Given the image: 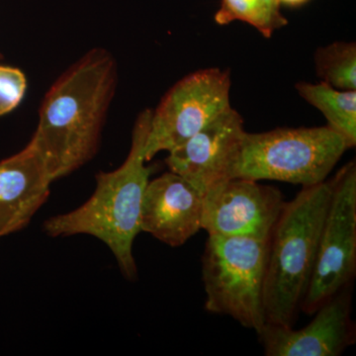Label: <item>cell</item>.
I'll list each match as a JSON object with an SVG mask.
<instances>
[{
	"label": "cell",
	"mask_w": 356,
	"mask_h": 356,
	"mask_svg": "<svg viewBox=\"0 0 356 356\" xmlns=\"http://www.w3.org/2000/svg\"><path fill=\"white\" fill-rule=\"evenodd\" d=\"M116 83L114 58L95 49L58 77L44 95L31 140L53 181L76 172L97 153Z\"/></svg>",
	"instance_id": "obj_1"
},
{
	"label": "cell",
	"mask_w": 356,
	"mask_h": 356,
	"mask_svg": "<svg viewBox=\"0 0 356 356\" xmlns=\"http://www.w3.org/2000/svg\"><path fill=\"white\" fill-rule=\"evenodd\" d=\"M151 118L149 109L139 115L127 159L113 172L96 175L95 191L86 203L76 210L51 217L44 224V231L53 238L83 234L102 241L129 280L138 276L133 243L142 232L140 209L151 175L145 158Z\"/></svg>",
	"instance_id": "obj_2"
},
{
	"label": "cell",
	"mask_w": 356,
	"mask_h": 356,
	"mask_svg": "<svg viewBox=\"0 0 356 356\" xmlns=\"http://www.w3.org/2000/svg\"><path fill=\"white\" fill-rule=\"evenodd\" d=\"M331 194L330 180L303 187L283 205L267 248L264 306L269 324L293 327L298 318Z\"/></svg>",
	"instance_id": "obj_3"
},
{
	"label": "cell",
	"mask_w": 356,
	"mask_h": 356,
	"mask_svg": "<svg viewBox=\"0 0 356 356\" xmlns=\"http://www.w3.org/2000/svg\"><path fill=\"white\" fill-rule=\"evenodd\" d=\"M348 147L331 128H280L245 132L229 178L312 186L325 181Z\"/></svg>",
	"instance_id": "obj_4"
},
{
	"label": "cell",
	"mask_w": 356,
	"mask_h": 356,
	"mask_svg": "<svg viewBox=\"0 0 356 356\" xmlns=\"http://www.w3.org/2000/svg\"><path fill=\"white\" fill-rule=\"evenodd\" d=\"M267 248L268 241L248 236H208L201 259L206 311L261 332Z\"/></svg>",
	"instance_id": "obj_5"
},
{
	"label": "cell",
	"mask_w": 356,
	"mask_h": 356,
	"mask_svg": "<svg viewBox=\"0 0 356 356\" xmlns=\"http://www.w3.org/2000/svg\"><path fill=\"white\" fill-rule=\"evenodd\" d=\"M332 194L317 257L301 311L314 315L351 285L356 273V165L350 161L331 179Z\"/></svg>",
	"instance_id": "obj_6"
},
{
	"label": "cell",
	"mask_w": 356,
	"mask_h": 356,
	"mask_svg": "<svg viewBox=\"0 0 356 356\" xmlns=\"http://www.w3.org/2000/svg\"><path fill=\"white\" fill-rule=\"evenodd\" d=\"M231 76L226 70H198L177 81L152 112L145 158L172 151L231 108Z\"/></svg>",
	"instance_id": "obj_7"
},
{
	"label": "cell",
	"mask_w": 356,
	"mask_h": 356,
	"mask_svg": "<svg viewBox=\"0 0 356 356\" xmlns=\"http://www.w3.org/2000/svg\"><path fill=\"white\" fill-rule=\"evenodd\" d=\"M284 203L275 187L229 178L204 194L202 229L208 235L268 241Z\"/></svg>",
	"instance_id": "obj_8"
},
{
	"label": "cell",
	"mask_w": 356,
	"mask_h": 356,
	"mask_svg": "<svg viewBox=\"0 0 356 356\" xmlns=\"http://www.w3.org/2000/svg\"><path fill=\"white\" fill-rule=\"evenodd\" d=\"M353 284L343 288L314 313L302 329L266 323L259 336L266 356H339L356 341L351 318Z\"/></svg>",
	"instance_id": "obj_9"
},
{
	"label": "cell",
	"mask_w": 356,
	"mask_h": 356,
	"mask_svg": "<svg viewBox=\"0 0 356 356\" xmlns=\"http://www.w3.org/2000/svg\"><path fill=\"white\" fill-rule=\"evenodd\" d=\"M245 134L242 116L231 107L170 151L166 165L204 196L211 187L229 179Z\"/></svg>",
	"instance_id": "obj_10"
},
{
	"label": "cell",
	"mask_w": 356,
	"mask_h": 356,
	"mask_svg": "<svg viewBox=\"0 0 356 356\" xmlns=\"http://www.w3.org/2000/svg\"><path fill=\"white\" fill-rule=\"evenodd\" d=\"M203 196L172 172L149 181L140 209V231L177 248L202 229Z\"/></svg>",
	"instance_id": "obj_11"
},
{
	"label": "cell",
	"mask_w": 356,
	"mask_h": 356,
	"mask_svg": "<svg viewBox=\"0 0 356 356\" xmlns=\"http://www.w3.org/2000/svg\"><path fill=\"white\" fill-rule=\"evenodd\" d=\"M53 182L33 140L0 163V238L27 227L50 196Z\"/></svg>",
	"instance_id": "obj_12"
},
{
	"label": "cell",
	"mask_w": 356,
	"mask_h": 356,
	"mask_svg": "<svg viewBox=\"0 0 356 356\" xmlns=\"http://www.w3.org/2000/svg\"><path fill=\"white\" fill-rule=\"evenodd\" d=\"M299 95L322 112L327 127L343 138L348 147L356 145V90H339L323 83L296 84Z\"/></svg>",
	"instance_id": "obj_13"
},
{
	"label": "cell",
	"mask_w": 356,
	"mask_h": 356,
	"mask_svg": "<svg viewBox=\"0 0 356 356\" xmlns=\"http://www.w3.org/2000/svg\"><path fill=\"white\" fill-rule=\"evenodd\" d=\"M214 18L219 25H228L234 21L248 23L266 38L287 24L280 7L266 0H222Z\"/></svg>",
	"instance_id": "obj_14"
},
{
	"label": "cell",
	"mask_w": 356,
	"mask_h": 356,
	"mask_svg": "<svg viewBox=\"0 0 356 356\" xmlns=\"http://www.w3.org/2000/svg\"><path fill=\"white\" fill-rule=\"evenodd\" d=\"M316 70L323 83L339 90H356V44L334 42L315 55Z\"/></svg>",
	"instance_id": "obj_15"
},
{
	"label": "cell",
	"mask_w": 356,
	"mask_h": 356,
	"mask_svg": "<svg viewBox=\"0 0 356 356\" xmlns=\"http://www.w3.org/2000/svg\"><path fill=\"white\" fill-rule=\"evenodd\" d=\"M27 89V79L19 69L0 65V116L19 105Z\"/></svg>",
	"instance_id": "obj_16"
},
{
	"label": "cell",
	"mask_w": 356,
	"mask_h": 356,
	"mask_svg": "<svg viewBox=\"0 0 356 356\" xmlns=\"http://www.w3.org/2000/svg\"><path fill=\"white\" fill-rule=\"evenodd\" d=\"M308 1L309 0H275L276 3L280 6V4H283V6L292 7L303 6V4L307 3Z\"/></svg>",
	"instance_id": "obj_17"
},
{
	"label": "cell",
	"mask_w": 356,
	"mask_h": 356,
	"mask_svg": "<svg viewBox=\"0 0 356 356\" xmlns=\"http://www.w3.org/2000/svg\"><path fill=\"white\" fill-rule=\"evenodd\" d=\"M266 1H268L269 3H270V4H273V6H278L277 3H276L275 0H266Z\"/></svg>",
	"instance_id": "obj_18"
},
{
	"label": "cell",
	"mask_w": 356,
	"mask_h": 356,
	"mask_svg": "<svg viewBox=\"0 0 356 356\" xmlns=\"http://www.w3.org/2000/svg\"><path fill=\"white\" fill-rule=\"evenodd\" d=\"M0 57H1V56H0Z\"/></svg>",
	"instance_id": "obj_19"
}]
</instances>
